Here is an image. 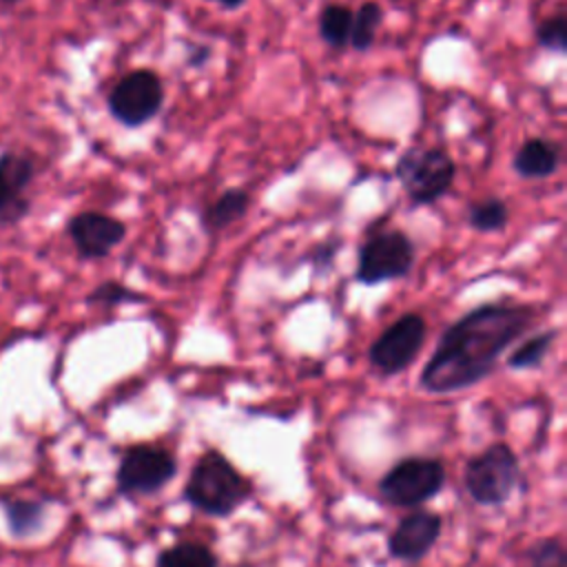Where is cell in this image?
Returning a JSON list of instances; mask_svg holds the SVG:
<instances>
[{"label":"cell","mask_w":567,"mask_h":567,"mask_svg":"<svg viewBox=\"0 0 567 567\" xmlns=\"http://www.w3.org/2000/svg\"><path fill=\"white\" fill-rule=\"evenodd\" d=\"M536 315L529 303L489 301L474 306L439 337L419 374L421 390L454 394L481 383L496 370L507 348L532 328Z\"/></svg>","instance_id":"1"},{"label":"cell","mask_w":567,"mask_h":567,"mask_svg":"<svg viewBox=\"0 0 567 567\" xmlns=\"http://www.w3.org/2000/svg\"><path fill=\"white\" fill-rule=\"evenodd\" d=\"M250 481L219 450H206L184 485L186 503L215 518H228L250 498Z\"/></svg>","instance_id":"2"},{"label":"cell","mask_w":567,"mask_h":567,"mask_svg":"<svg viewBox=\"0 0 567 567\" xmlns=\"http://www.w3.org/2000/svg\"><path fill=\"white\" fill-rule=\"evenodd\" d=\"M394 177L412 206H432L450 193L456 179V164L441 146H412L394 162Z\"/></svg>","instance_id":"3"},{"label":"cell","mask_w":567,"mask_h":567,"mask_svg":"<svg viewBox=\"0 0 567 567\" xmlns=\"http://www.w3.org/2000/svg\"><path fill=\"white\" fill-rule=\"evenodd\" d=\"M520 478V465L516 452L496 441L483 452L474 454L463 472L465 489L474 503L483 507H496L512 498Z\"/></svg>","instance_id":"4"},{"label":"cell","mask_w":567,"mask_h":567,"mask_svg":"<svg viewBox=\"0 0 567 567\" xmlns=\"http://www.w3.org/2000/svg\"><path fill=\"white\" fill-rule=\"evenodd\" d=\"M416 261V246L401 228H385L365 237L357 252L354 281L377 286L405 279Z\"/></svg>","instance_id":"5"},{"label":"cell","mask_w":567,"mask_h":567,"mask_svg":"<svg viewBox=\"0 0 567 567\" xmlns=\"http://www.w3.org/2000/svg\"><path fill=\"white\" fill-rule=\"evenodd\" d=\"M445 485V465L434 456H405L379 481V494L394 507H416L432 501Z\"/></svg>","instance_id":"6"},{"label":"cell","mask_w":567,"mask_h":567,"mask_svg":"<svg viewBox=\"0 0 567 567\" xmlns=\"http://www.w3.org/2000/svg\"><path fill=\"white\" fill-rule=\"evenodd\" d=\"M164 106V80L153 69H135L122 75L106 97L109 115L126 128H137L159 115Z\"/></svg>","instance_id":"7"},{"label":"cell","mask_w":567,"mask_h":567,"mask_svg":"<svg viewBox=\"0 0 567 567\" xmlns=\"http://www.w3.org/2000/svg\"><path fill=\"white\" fill-rule=\"evenodd\" d=\"M175 474L177 461L166 447L137 443L124 450L117 463L115 485L122 496H151L162 492Z\"/></svg>","instance_id":"8"},{"label":"cell","mask_w":567,"mask_h":567,"mask_svg":"<svg viewBox=\"0 0 567 567\" xmlns=\"http://www.w3.org/2000/svg\"><path fill=\"white\" fill-rule=\"evenodd\" d=\"M425 334H427V323L423 315L419 312L401 315L370 343L368 348L370 365L385 377L401 374L421 354Z\"/></svg>","instance_id":"9"},{"label":"cell","mask_w":567,"mask_h":567,"mask_svg":"<svg viewBox=\"0 0 567 567\" xmlns=\"http://www.w3.org/2000/svg\"><path fill=\"white\" fill-rule=\"evenodd\" d=\"M66 233L82 259H104L124 241L126 224L97 210H84L69 217Z\"/></svg>","instance_id":"10"},{"label":"cell","mask_w":567,"mask_h":567,"mask_svg":"<svg viewBox=\"0 0 567 567\" xmlns=\"http://www.w3.org/2000/svg\"><path fill=\"white\" fill-rule=\"evenodd\" d=\"M35 177V164L29 155L16 151L0 153V228L18 224L31 208L29 188Z\"/></svg>","instance_id":"11"},{"label":"cell","mask_w":567,"mask_h":567,"mask_svg":"<svg viewBox=\"0 0 567 567\" xmlns=\"http://www.w3.org/2000/svg\"><path fill=\"white\" fill-rule=\"evenodd\" d=\"M443 518L434 512H412L399 520L388 538V554L396 560L416 563L434 547L441 536Z\"/></svg>","instance_id":"12"},{"label":"cell","mask_w":567,"mask_h":567,"mask_svg":"<svg viewBox=\"0 0 567 567\" xmlns=\"http://www.w3.org/2000/svg\"><path fill=\"white\" fill-rule=\"evenodd\" d=\"M560 162L563 151L558 142L547 137H529L516 148L512 171L523 179H545L560 168Z\"/></svg>","instance_id":"13"},{"label":"cell","mask_w":567,"mask_h":567,"mask_svg":"<svg viewBox=\"0 0 567 567\" xmlns=\"http://www.w3.org/2000/svg\"><path fill=\"white\" fill-rule=\"evenodd\" d=\"M250 208V193L246 188H228L215 197L202 213V226L206 233L215 235L230 224L239 221Z\"/></svg>","instance_id":"14"},{"label":"cell","mask_w":567,"mask_h":567,"mask_svg":"<svg viewBox=\"0 0 567 567\" xmlns=\"http://www.w3.org/2000/svg\"><path fill=\"white\" fill-rule=\"evenodd\" d=\"M317 29L321 40L334 49V51H343L350 42V29H352V9L346 4H337L330 2L321 9L319 18H317Z\"/></svg>","instance_id":"15"},{"label":"cell","mask_w":567,"mask_h":567,"mask_svg":"<svg viewBox=\"0 0 567 567\" xmlns=\"http://www.w3.org/2000/svg\"><path fill=\"white\" fill-rule=\"evenodd\" d=\"M381 22H383V7L377 0L361 2L359 9L352 11V29H350L348 47H352L359 53L370 51L377 40Z\"/></svg>","instance_id":"16"},{"label":"cell","mask_w":567,"mask_h":567,"mask_svg":"<svg viewBox=\"0 0 567 567\" xmlns=\"http://www.w3.org/2000/svg\"><path fill=\"white\" fill-rule=\"evenodd\" d=\"M155 567H219V560L210 547L182 540L162 549L155 558Z\"/></svg>","instance_id":"17"},{"label":"cell","mask_w":567,"mask_h":567,"mask_svg":"<svg viewBox=\"0 0 567 567\" xmlns=\"http://www.w3.org/2000/svg\"><path fill=\"white\" fill-rule=\"evenodd\" d=\"M9 534L13 538H27L42 529L44 523V505L40 501L29 498H13L4 507Z\"/></svg>","instance_id":"18"},{"label":"cell","mask_w":567,"mask_h":567,"mask_svg":"<svg viewBox=\"0 0 567 567\" xmlns=\"http://www.w3.org/2000/svg\"><path fill=\"white\" fill-rule=\"evenodd\" d=\"M467 224L476 233H498L509 224V206L501 197L472 202L467 208Z\"/></svg>","instance_id":"19"},{"label":"cell","mask_w":567,"mask_h":567,"mask_svg":"<svg viewBox=\"0 0 567 567\" xmlns=\"http://www.w3.org/2000/svg\"><path fill=\"white\" fill-rule=\"evenodd\" d=\"M556 334L558 332L551 328V330H543V332H536L529 339H525L518 348H514V352H509L507 368H512V370L538 368L545 361Z\"/></svg>","instance_id":"20"},{"label":"cell","mask_w":567,"mask_h":567,"mask_svg":"<svg viewBox=\"0 0 567 567\" xmlns=\"http://www.w3.org/2000/svg\"><path fill=\"white\" fill-rule=\"evenodd\" d=\"M142 301H146L144 292L128 288L115 279H106V281L97 284L86 297V303L104 306V308H113V306H122V303H142Z\"/></svg>","instance_id":"21"},{"label":"cell","mask_w":567,"mask_h":567,"mask_svg":"<svg viewBox=\"0 0 567 567\" xmlns=\"http://www.w3.org/2000/svg\"><path fill=\"white\" fill-rule=\"evenodd\" d=\"M565 29H567L565 13L545 18V20H540L538 27H536V42H538L543 49H547V51L565 53V51H567V35H565Z\"/></svg>","instance_id":"22"},{"label":"cell","mask_w":567,"mask_h":567,"mask_svg":"<svg viewBox=\"0 0 567 567\" xmlns=\"http://www.w3.org/2000/svg\"><path fill=\"white\" fill-rule=\"evenodd\" d=\"M532 567H565V549L558 538H543L527 551Z\"/></svg>","instance_id":"23"},{"label":"cell","mask_w":567,"mask_h":567,"mask_svg":"<svg viewBox=\"0 0 567 567\" xmlns=\"http://www.w3.org/2000/svg\"><path fill=\"white\" fill-rule=\"evenodd\" d=\"M339 248H341V239H339V237L323 239V241H319V244L312 248V252L308 255V261L312 264L315 275L326 277V275L334 268V257H337Z\"/></svg>","instance_id":"24"},{"label":"cell","mask_w":567,"mask_h":567,"mask_svg":"<svg viewBox=\"0 0 567 567\" xmlns=\"http://www.w3.org/2000/svg\"><path fill=\"white\" fill-rule=\"evenodd\" d=\"M208 58H210V49L204 47V44H195V49L186 58V64L188 66H202Z\"/></svg>","instance_id":"25"},{"label":"cell","mask_w":567,"mask_h":567,"mask_svg":"<svg viewBox=\"0 0 567 567\" xmlns=\"http://www.w3.org/2000/svg\"><path fill=\"white\" fill-rule=\"evenodd\" d=\"M206 2H215V4H219V7L226 9V11H235V9H239L246 0H206Z\"/></svg>","instance_id":"26"},{"label":"cell","mask_w":567,"mask_h":567,"mask_svg":"<svg viewBox=\"0 0 567 567\" xmlns=\"http://www.w3.org/2000/svg\"><path fill=\"white\" fill-rule=\"evenodd\" d=\"M2 2H9V4H11V2H20V0H2Z\"/></svg>","instance_id":"27"},{"label":"cell","mask_w":567,"mask_h":567,"mask_svg":"<svg viewBox=\"0 0 567 567\" xmlns=\"http://www.w3.org/2000/svg\"><path fill=\"white\" fill-rule=\"evenodd\" d=\"M237 567H252V565H237Z\"/></svg>","instance_id":"28"}]
</instances>
